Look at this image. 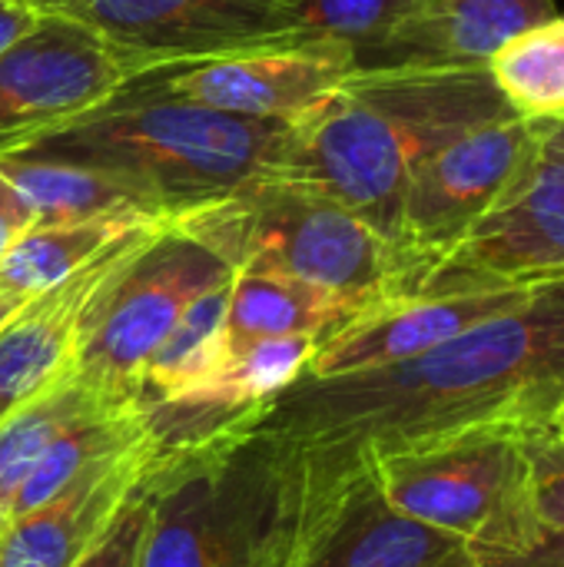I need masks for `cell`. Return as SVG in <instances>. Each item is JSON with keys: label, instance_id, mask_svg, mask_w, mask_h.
Masks as SVG:
<instances>
[{"label": "cell", "instance_id": "cell-18", "mask_svg": "<svg viewBox=\"0 0 564 567\" xmlns=\"http://www.w3.org/2000/svg\"><path fill=\"white\" fill-rule=\"evenodd\" d=\"M0 173L37 213V226L80 223L100 216L166 219L163 209L140 189L90 166L27 153H0Z\"/></svg>", "mask_w": 564, "mask_h": 567}, {"label": "cell", "instance_id": "cell-1", "mask_svg": "<svg viewBox=\"0 0 564 567\" xmlns=\"http://www.w3.org/2000/svg\"><path fill=\"white\" fill-rule=\"evenodd\" d=\"M564 402V279L392 365L299 375L246 432L319 488L485 429L548 425Z\"/></svg>", "mask_w": 564, "mask_h": 567}, {"label": "cell", "instance_id": "cell-22", "mask_svg": "<svg viewBox=\"0 0 564 567\" xmlns=\"http://www.w3.org/2000/svg\"><path fill=\"white\" fill-rule=\"evenodd\" d=\"M489 73L515 116L558 123L564 120V17L555 13L489 56Z\"/></svg>", "mask_w": 564, "mask_h": 567}, {"label": "cell", "instance_id": "cell-27", "mask_svg": "<svg viewBox=\"0 0 564 567\" xmlns=\"http://www.w3.org/2000/svg\"><path fill=\"white\" fill-rule=\"evenodd\" d=\"M475 567H564V538L545 528V535L535 545H529L515 555L479 558Z\"/></svg>", "mask_w": 564, "mask_h": 567}, {"label": "cell", "instance_id": "cell-9", "mask_svg": "<svg viewBox=\"0 0 564 567\" xmlns=\"http://www.w3.org/2000/svg\"><path fill=\"white\" fill-rule=\"evenodd\" d=\"M356 66L336 43H263L196 60L156 63L116 93L133 100H180L229 116L296 123Z\"/></svg>", "mask_w": 564, "mask_h": 567}, {"label": "cell", "instance_id": "cell-31", "mask_svg": "<svg viewBox=\"0 0 564 567\" xmlns=\"http://www.w3.org/2000/svg\"><path fill=\"white\" fill-rule=\"evenodd\" d=\"M435 567H475V558H472L469 551H459V555L445 558L442 565H435Z\"/></svg>", "mask_w": 564, "mask_h": 567}, {"label": "cell", "instance_id": "cell-19", "mask_svg": "<svg viewBox=\"0 0 564 567\" xmlns=\"http://www.w3.org/2000/svg\"><path fill=\"white\" fill-rule=\"evenodd\" d=\"M106 402H136L126 395H113L76 375L73 369L43 389L37 399L20 405L13 415L0 422V535L10 525V508L30 478L33 465L47 452V445L80 415Z\"/></svg>", "mask_w": 564, "mask_h": 567}, {"label": "cell", "instance_id": "cell-30", "mask_svg": "<svg viewBox=\"0 0 564 567\" xmlns=\"http://www.w3.org/2000/svg\"><path fill=\"white\" fill-rule=\"evenodd\" d=\"M20 306H23V302H17V299H10V296H3V292H0V326H3V322H7Z\"/></svg>", "mask_w": 564, "mask_h": 567}, {"label": "cell", "instance_id": "cell-15", "mask_svg": "<svg viewBox=\"0 0 564 567\" xmlns=\"http://www.w3.org/2000/svg\"><path fill=\"white\" fill-rule=\"evenodd\" d=\"M146 465V442L76 478L53 502L13 518L0 535V567H73L126 502Z\"/></svg>", "mask_w": 564, "mask_h": 567}, {"label": "cell", "instance_id": "cell-5", "mask_svg": "<svg viewBox=\"0 0 564 567\" xmlns=\"http://www.w3.org/2000/svg\"><path fill=\"white\" fill-rule=\"evenodd\" d=\"M150 518L136 567H263L283 522L286 465L273 442L229 432L143 465Z\"/></svg>", "mask_w": 564, "mask_h": 567}, {"label": "cell", "instance_id": "cell-28", "mask_svg": "<svg viewBox=\"0 0 564 567\" xmlns=\"http://www.w3.org/2000/svg\"><path fill=\"white\" fill-rule=\"evenodd\" d=\"M37 17H40V13H37L33 7L0 0V53H3L17 37H23V33L33 27V20H37Z\"/></svg>", "mask_w": 564, "mask_h": 567}, {"label": "cell", "instance_id": "cell-20", "mask_svg": "<svg viewBox=\"0 0 564 567\" xmlns=\"http://www.w3.org/2000/svg\"><path fill=\"white\" fill-rule=\"evenodd\" d=\"M160 223V219H136V216H100L80 223H57V226H33L3 259H0V292L27 302L57 282L70 279L90 259H96L106 246L126 236L136 226Z\"/></svg>", "mask_w": 564, "mask_h": 567}, {"label": "cell", "instance_id": "cell-29", "mask_svg": "<svg viewBox=\"0 0 564 567\" xmlns=\"http://www.w3.org/2000/svg\"><path fill=\"white\" fill-rule=\"evenodd\" d=\"M545 150H548V153H558V156H564V120H558V123H552V126H548Z\"/></svg>", "mask_w": 564, "mask_h": 567}, {"label": "cell", "instance_id": "cell-24", "mask_svg": "<svg viewBox=\"0 0 564 567\" xmlns=\"http://www.w3.org/2000/svg\"><path fill=\"white\" fill-rule=\"evenodd\" d=\"M522 452L529 458L539 518L564 538V442L548 425H539L522 432Z\"/></svg>", "mask_w": 564, "mask_h": 567}, {"label": "cell", "instance_id": "cell-25", "mask_svg": "<svg viewBox=\"0 0 564 567\" xmlns=\"http://www.w3.org/2000/svg\"><path fill=\"white\" fill-rule=\"evenodd\" d=\"M146 518H150V488L140 475L126 502L110 518V525L96 535V542L83 551V558L73 567H136Z\"/></svg>", "mask_w": 564, "mask_h": 567}, {"label": "cell", "instance_id": "cell-4", "mask_svg": "<svg viewBox=\"0 0 564 567\" xmlns=\"http://www.w3.org/2000/svg\"><path fill=\"white\" fill-rule=\"evenodd\" d=\"M233 272H279L339 292L369 312L402 299L389 239L339 199L283 176H256L236 193L170 219Z\"/></svg>", "mask_w": 564, "mask_h": 567}, {"label": "cell", "instance_id": "cell-26", "mask_svg": "<svg viewBox=\"0 0 564 567\" xmlns=\"http://www.w3.org/2000/svg\"><path fill=\"white\" fill-rule=\"evenodd\" d=\"M37 226V213L13 189V183L0 173V259Z\"/></svg>", "mask_w": 564, "mask_h": 567}, {"label": "cell", "instance_id": "cell-32", "mask_svg": "<svg viewBox=\"0 0 564 567\" xmlns=\"http://www.w3.org/2000/svg\"><path fill=\"white\" fill-rule=\"evenodd\" d=\"M548 429H552V432H555V435H558V439H562V442H564V402H562V405H558V412L552 415Z\"/></svg>", "mask_w": 564, "mask_h": 567}, {"label": "cell", "instance_id": "cell-16", "mask_svg": "<svg viewBox=\"0 0 564 567\" xmlns=\"http://www.w3.org/2000/svg\"><path fill=\"white\" fill-rule=\"evenodd\" d=\"M369 309L322 286L279 272H236L226 312V359L259 339H326Z\"/></svg>", "mask_w": 564, "mask_h": 567}, {"label": "cell", "instance_id": "cell-7", "mask_svg": "<svg viewBox=\"0 0 564 567\" xmlns=\"http://www.w3.org/2000/svg\"><path fill=\"white\" fill-rule=\"evenodd\" d=\"M548 126L509 113L459 133L422 159L406 186L389 239L402 276V299L416 296L465 233L525 176L545 146Z\"/></svg>", "mask_w": 564, "mask_h": 567}, {"label": "cell", "instance_id": "cell-10", "mask_svg": "<svg viewBox=\"0 0 564 567\" xmlns=\"http://www.w3.org/2000/svg\"><path fill=\"white\" fill-rule=\"evenodd\" d=\"M306 0H33L37 13L70 17L136 70L263 43L302 40Z\"/></svg>", "mask_w": 564, "mask_h": 567}, {"label": "cell", "instance_id": "cell-2", "mask_svg": "<svg viewBox=\"0 0 564 567\" xmlns=\"http://www.w3.org/2000/svg\"><path fill=\"white\" fill-rule=\"evenodd\" d=\"M489 63L352 70L289 123L273 176L312 186L392 239L412 173L459 133L509 116Z\"/></svg>", "mask_w": 564, "mask_h": 567}, {"label": "cell", "instance_id": "cell-6", "mask_svg": "<svg viewBox=\"0 0 564 567\" xmlns=\"http://www.w3.org/2000/svg\"><path fill=\"white\" fill-rule=\"evenodd\" d=\"M522 432H469L386 458L369 472L392 508L455 538L475 561L515 555L545 535Z\"/></svg>", "mask_w": 564, "mask_h": 567}, {"label": "cell", "instance_id": "cell-13", "mask_svg": "<svg viewBox=\"0 0 564 567\" xmlns=\"http://www.w3.org/2000/svg\"><path fill=\"white\" fill-rule=\"evenodd\" d=\"M170 219L146 223L120 236L96 259L53 289L27 299L0 326V422L37 399L73 369L86 316L116 269Z\"/></svg>", "mask_w": 564, "mask_h": 567}, {"label": "cell", "instance_id": "cell-3", "mask_svg": "<svg viewBox=\"0 0 564 567\" xmlns=\"http://www.w3.org/2000/svg\"><path fill=\"white\" fill-rule=\"evenodd\" d=\"M286 133L289 123L276 120L113 93L100 106L7 153L47 156L110 173L153 199L166 219H176L273 173Z\"/></svg>", "mask_w": 564, "mask_h": 567}, {"label": "cell", "instance_id": "cell-33", "mask_svg": "<svg viewBox=\"0 0 564 567\" xmlns=\"http://www.w3.org/2000/svg\"><path fill=\"white\" fill-rule=\"evenodd\" d=\"M10 3H23V7H30L33 0H10Z\"/></svg>", "mask_w": 564, "mask_h": 567}, {"label": "cell", "instance_id": "cell-23", "mask_svg": "<svg viewBox=\"0 0 564 567\" xmlns=\"http://www.w3.org/2000/svg\"><path fill=\"white\" fill-rule=\"evenodd\" d=\"M555 13V0H435L429 63H489L515 33Z\"/></svg>", "mask_w": 564, "mask_h": 567}, {"label": "cell", "instance_id": "cell-14", "mask_svg": "<svg viewBox=\"0 0 564 567\" xmlns=\"http://www.w3.org/2000/svg\"><path fill=\"white\" fill-rule=\"evenodd\" d=\"M545 286V282H542ZM539 286L479 289V292H422L386 302L332 336L319 339L302 375H342L416 359L459 332L525 302Z\"/></svg>", "mask_w": 564, "mask_h": 567}, {"label": "cell", "instance_id": "cell-11", "mask_svg": "<svg viewBox=\"0 0 564 567\" xmlns=\"http://www.w3.org/2000/svg\"><path fill=\"white\" fill-rule=\"evenodd\" d=\"M140 70L90 27L40 13L0 53V153L100 106Z\"/></svg>", "mask_w": 564, "mask_h": 567}, {"label": "cell", "instance_id": "cell-21", "mask_svg": "<svg viewBox=\"0 0 564 567\" xmlns=\"http://www.w3.org/2000/svg\"><path fill=\"white\" fill-rule=\"evenodd\" d=\"M236 276V272H233ZM233 279L196 296L183 316L173 322L166 339L146 359L136 379L140 405L173 399L196 382L209 379L226 362V312H229Z\"/></svg>", "mask_w": 564, "mask_h": 567}, {"label": "cell", "instance_id": "cell-17", "mask_svg": "<svg viewBox=\"0 0 564 567\" xmlns=\"http://www.w3.org/2000/svg\"><path fill=\"white\" fill-rule=\"evenodd\" d=\"M435 0H306L302 40L336 43L359 70L429 63Z\"/></svg>", "mask_w": 564, "mask_h": 567}, {"label": "cell", "instance_id": "cell-8", "mask_svg": "<svg viewBox=\"0 0 564 567\" xmlns=\"http://www.w3.org/2000/svg\"><path fill=\"white\" fill-rule=\"evenodd\" d=\"M226 279L233 269L213 249L163 223L93 302L73 372L103 392L136 399V379L153 349L196 296Z\"/></svg>", "mask_w": 564, "mask_h": 567}, {"label": "cell", "instance_id": "cell-12", "mask_svg": "<svg viewBox=\"0 0 564 567\" xmlns=\"http://www.w3.org/2000/svg\"><path fill=\"white\" fill-rule=\"evenodd\" d=\"M564 279V156L542 153L416 292H479Z\"/></svg>", "mask_w": 564, "mask_h": 567}]
</instances>
